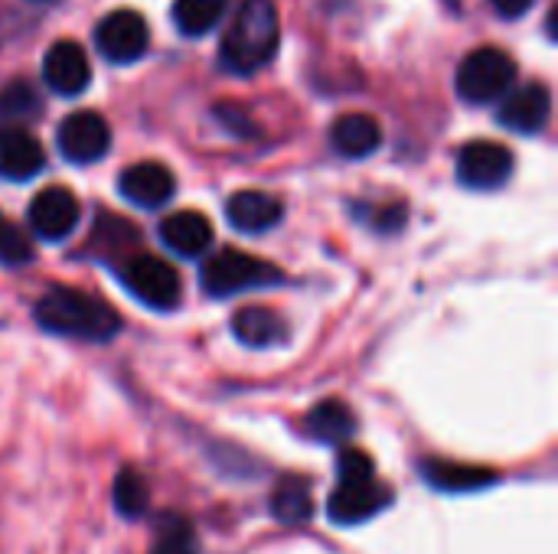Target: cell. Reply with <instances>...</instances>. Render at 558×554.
<instances>
[{"instance_id": "1", "label": "cell", "mask_w": 558, "mask_h": 554, "mask_svg": "<svg viewBox=\"0 0 558 554\" xmlns=\"http://www.w3.org/2000/svg\"><path fill=\"white\" fill-rule=\"evenodd\" d=\"M278 42H281V23H278L275 3L271 0H242L222 33L219 62L232 75H252L275 59Z\"/></svg>"}, {"instance_id": "2", "label": "cell", "mask_w": 558, "mask_h": 554, "mask_svg": "<svg viewBox=\"0 0 558 554\" xmlns=\"http://www.w3.org/2000/svg\"><path fill=\"white\" fill-rule=\"evenodd\" d=\"M33 317L43 330L72 336V340H85V343H108L121 330L118 313L105 300L72 291V287H52L36 304Z\"/></svg>"}, {"instance_id": "3", "label": "cell", "mask_w": 558, "mask_h": 554, "mask_svg": "<svg viewBox=\"0 0 558 554\" xmlns=\"http://www.w3.org/2000/svg\"><path fill=\"white\" fill-rule=\"evenodd\" d=\"M203 291L209 297H235L242 291H255V287H271L281 281V271L255 255L245 251H219L203 264Z\"/></svg>"}, {"instance_id": "4", "label": "cell", "mask_w": 558, "mask_h": 554, "mask_svg": "<svg viewBox=\"0 0 558 554\" xmlns=\"http://www.w3.org/2000/svg\"><path fill=\"white\" fill-rule=\"evenodd\" d=\"M513 78H517V62L504 49L484 46L461 62L454 85L468 104H490L513 88Z\"/></svg>"}, {"instance_id": "5", "label": "cell", "mask_w": 558, "mask_h": 554, "mask_svg": "<svg viewBox=\"0 0 558 554\" xmlns=\"http://www.w3.org/2000/svg\"><path fill=\"white\" fill-rule=\"evenodd\" d=\"M118 274L124 291L150 310H173L180 304V274L157 255H134Z\"/></svg>"}, {"instance_id": "6", "label": "cell", "mask_w": 558, "mask_h": 554, "mask_svg": "<svg viewBox=\"0 0 558 554\" xmlns=\"http://www.w3.org/2000/svg\"><path fill=\"white\" fill-rule=\"evenodd\" d=\"M95 46L114 65L137 62L150 46V26L137 10H114L95 26Z\"/></svg>"}, {"instance_id": "7", "label": "cell", "mask_w": 558, "mask_h": 554, "mask_svg": "<svg viewBox=\"0 0 558 554\" xmlns=\"http://www.w3.org/2000/svg\"><path fill=\"white\" fill-rule=\"evenodd\" d=\"M513 173V153L497 140H471L458 153V180L468 189H497Z\"/></svg>"}, {"instance_id": "8", "label": "cell", "mask_w": 558, "mask_h": 554, "mask_svg": "<svg viewBox=\"0 0 558 554\" xmlns=\"http://www.w3.org/2000/svg\"><path fill=\"white\" fill-rule=\"evenodd\" d=\"M56 144H59V153L69 163H95V160H101L108 153L111 131H108V124H105L101 114H95V111H75V114H69L59 124Z\"/></svg>"}, {"instance_id": "9", "label": "cell", "mask_w": 558, "mask_h": 554, "mask_svg": "<svg viewBox=\"0 0 558 554\" xmlns=\"http://www.w3.org/2000/svg\"><path fill=\"white\" fill-rule=\"evenodd\" d=\"M392 503V490L386 483H379L376 477L369 480H353V483H340L327 503V516L337 526H360L369 522L373 516H379L386 506Z\"/></svg>"}, {"instance_id": "10", "label": "cell", "mask_w": 558, "mask_h": 554, "mask_svg": "<svg viewBox=\"0 0 558 554\" xmlns=\"http://www.w3.org/2000/svg\"><path fill=\"white\" fill-rule=\"evenodd\" d=\"M78 216H82L78 199L62 186H49V189L36 193V199L29 202V229L43 242L69 238L78 225Z\"/></svg>"}, {"instance_id": "11", "label": "cell", "mask_w": 558, "mask_h": 554, "mask_svg": "<svg viewBox=\"0 0 558 554\" xmlns=\"http://www.w3.org/2000/svg\"><path fill=\"white\" fill-rule=\"evenodd\" d=\"M43 82L62 95V98H75L88 88L92 82V69H88V56L78 42L72 39H59L49 46L46 59H43Z\"/></svg>"}, {"instance_id": "12", "label": "cell", "mask_w": 558, "mask_h": 554, "mask_svg": "<svg viewBox=\"0 0 558 554\" xmlns=\"http://www.w3.org/2000/svg\"><path fill=\"white\" fill-rule=\"evenodd\" d=\"M553 111V95L543 82L520 85L504 95V104L497 111V121L517 134H539L549 121Z\"/></svg>"}, {"instance_id": "13", "label": "cell", "mask_w": 558, "mask_h": 554, "mask_svg": "<svg viewBox=\"0 0 558 554\" xmlns=\"http://www.w3.org/2000/svg\"><path fill=\"white\" fill-rule=\"evenodd\" d=\"M118 189L121 196L131 202V206H141V209H160L173 199V173L163 167V163H154V160H144V163H131L121 180H118Z\"/></svg>"}, {"instance_id": "14", "label": "cell", "mask_w": 558, "mask_h": 554, "mask_svg": "<svg viewBox=\"0 0 558 554\" xmlns=\"http://www.w3.org/2000/svg\"><path fill=\"white\" fill-rule=\"evenodd\" d=\"M226 216H229L232 229H239L245 235H262L281 222L284 209H281V199H275L271 193L242 189L226 202Z\"/></svg>"}, {"instance_id": "15", "label": "cell", "mask_w": 558, "mask_h": 554, "mask_svg": "<svg viewBox=\"0 0 558 554\" xmlns=\"http://www.w3.org/2000/svg\"><path fill=\"white\" fill-rule=\"evenodd\" d=\"M160 242L180 258H199L213 245V222L193 209L173 212L160 222Z\"/></svg>"}, {"instance_id": "16", "label": "cell", "mask_w": 558, "mask_h": 554, "mask_svg": "<svg viewBox=\"0 0 558 554\" xmlns=\"http://www.w3.org/2000/svg\"><path fill=\"white\" fill-rule=\"evenodd\" d=\"M46 167L43 144L26 134L23 127H13L0 137V176L10 183H26Z\"/></svg>"}, {"instance_id": "17", "label": "cell", "mask_w": 558, "mask_h": 554, "mask_svg": "<svg viewBox=\"0 0 558 554\" xmlns=\"http://www.w3.org/2000/svg\"><path fill=\"white\" fill-rule=\"evenodd\" d=\"M330 144H333V150H337L340 157L363 160V157H369V153L379 150V144H383V127H379V121L369 118V114H360V111H356V114H343V118H337L333 127H330Z\"/></svg>"}, {"instance_id": "18", "label": "cell", "mask_w": 558, "mask_h": 554, "mask_svg": "<svg viewBox=\"0 0 558 554\" xmlns=\"http://www.w3.org/2000/svg\"><path fill=\"white\" fill-rule=\"evenodd\" d=\"M232 333L239 343L252 346V349H268V346H281L288 343V323L265 307H245L232 317Z\"/></svg>"}, {"instance_id": "19", "label": "cell", "mask_w": 558, "mask_h": 554, "mask_svg": "<svg viewBox=\"0 0 558 554\" xmlns=\"http://www.w3.org/2000/svg\"><path fill=\"white\" fill-rule=\"evenodd\" d=\"M304 428H307V434H311L314 441H320V444H347V441L353 438V431H356V421H353V411H350L343 402L330 398V402L317 405V408L307 415Z\"/></svg>"}, {"instance_id": "20", "label": "cell", "mask_w": 558, "mask_h": 554, "mask_svg": "<svg viewBox=\"0 0 558 554\" xmlns=\"http://www.w3.org/2000/svg\"><path fill=\"white\" fill-rule=\"evenodd\" d=\"M271 513L281 526H304L314 516V496L311 483L304 477H288L278 483L271 496Z\"/></svg>"}, {"instance_id": "21", "label": "cell", "mask_w": 558, "mask_h": 554, "mask_svg": "<svg viewBox=\"0 0 558 554\" xmlns=\"http://www.w3.org/2000/svg\"><path fill=\"white\" fill-rule=\"evenodd\" d=\"M425 470V480L445 493H468V490H481V487H490L494 483V473L490 470H481V467H464V464H441V460H432L422 467Z\"/></svg>"}, {"instance_id": "22", "label": "cell", "mask_w": 558, "mask_h": 554, "mask_svg": "<svg viewBox=\"0 0 558 554\" xmlns=\"http://www.w3.org/2000/svg\"><path fill=\"white\" fill-rule=\"evenodd\" d=\"M226 0H173V23L183 36H206L219 26Z\"/></svg>"}, {"instance_id": "23", "label": "cell", "mask_w": 558, "mask_h": 554, "mask_svg": "<svg viewBox=\"0 0 558 554\" xmlns=\"http://www.w3.org/2000/svg\"><path fill=\"white\" fill-rule=\"evenodd\" d=\"M114 509L128 519H137L144 509H147V500H150V490H147V480L134 470V467H124L114 480Z\"/></svg>"}, {"instance_id": "24", "label": "cell", "mask_w": 558, "mask_h": 554, "mask_svg": "<svg viewBox=\"0 0 558 554\" xmlns=\"http://www.w3.org/2000/svg\"><path fill=\"white\" fill-rule=\"evenodd\" d=\"M150 554H196V535L193 526L180 516H167L157 526V539Z\"/></svg>"}, {"instance_id": "25", "label": "cell", "mask_w": 558, "mask_h": 554, "mask_svg": "<svg viewBox=\"0 0 558 554\" xmlns=\"http://www.w3.org/2000/svg\"><path fill=\"white\" fill-rule=\"evenodd\" d=\"M0 111L10 118V121H20V118H29L39 111V101L33 95V88L26 82H13L10 88H3L0 95Z\"/></svg>"}, {"instance_id": "26", "label": "cell", "mask_w": 558, "mask_h": 554, "mask_svg": "<svg viewBox=\"0 0 558 554\" xmlns=\"http://www.w3.org/2000/svg\"><path fill=\"white\" fill-rule=\"evenodd\" d=\"M337 473H340V483H353V480H369L376 477L373 470V460L356 451V447H343L340 457H337Z\"/></svg>"}, {"instance_id": "27", "label": "cell", "mask_w": 558, "mask_h": 554, "mask_svg": "<svg viewBox=\"0 0 558 554\" xmlns=\"http://www.w3.org/2000/svg\"><path fill=\"white\" fill-rule=\"evenodd\" d=\"M29 255H33V245L13 225H3V232H0V264L16 268V264H26Z\"/></svg>"}, {"instance_id": "28", "label": "cell", "mask_w": 558, "mask_h": 554, "mask_svg": "<svg viewBox=\"0 0 558 554\" xmlns=\"http://www.w3.org/2000/svg\"><path fill=\"white\" fill-rule=\"evenodd\" d=\"M536 0H490V7L500 13V16H507V20H517V16H523L530 7H533Z\"/></svg>"}, {"instance_id": "29", "label": "cell", "mask_w": 558, "mask_h": 554, "mask_svg": "<svg viewBox=\"0 0 558 554\" xmlns=\"http://www.w3.org/2000/svg\"><path fill=\"white\" fill-rule=\"evenodd\" d=\"M13 127H16V124H13V121H10V118H7V114L0 111V137H3L7 131H13Z\"/></svg>"}, {"instance_id": "30", "label": "cell", "mask_w": 558, "mask_h": 554, "mask_svg": "<svg viewBox=\"0 0 558 554\" xmlns=\"http://www.w3.org/2000/svg\"><path fill=\"white\" fill-rule=\"evenodd\" d=\"M3 225H7V222H3V219H0V232H3Z\"/></svg>"}]
</instances>
